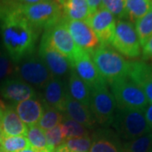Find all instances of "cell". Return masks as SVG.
I'll return each instance as SVG.
<instances>
[{
	"mask_svg": "<svg viewBox=\"0 0 152 152\" xmlns=\"http://www.w3.org/2000/svg\"><path fill=\"white\" fill-rule=\"evenodd\" d=\"M68 96V90L59 78L53 77L44 86L45 104L61 113L65 111Z\"/></svg>",
	"mask_w": 152,
	"mask_h": 152,
	"instance_id": "17",
	"label": "cell"
},
{
	"mask_svg": "<svg viewBox=\"0 0 152 152\" xmlns=\"http://www.w3.org/2000/svg\"><path fill=\"white\" fill-rule=\"evenodd\" d=\"M2 136H3V134H2V130H1V127H0V140L2 138Z\"/></svg>",
	"mask_w": 152,
	"mask_h": 152,
	"instance_id": "40",
	"label": "cell"
},
{
	"mask_svg": "<svg viewBox=\"0 0 152 152\" xmlns=\"http://www.w3.org/2000/svg\"><path fill=\"white\" fill-rule=\"evenodd\" d=\"M61 7L64 19L86 21L91 15L86 0H55Z\"/></svg>",
	"mask_w": 152,
	"mask_h": 152,
	"instance_id": "20",
	"label": "cell"
},
{
	"mask_svg": "<svg viewBox=\"0 0 152 152\" xmlns=\"http://www.w3.org/2000/svg\"><path fill=\"white\" fill-rule=\"evenodd\" d=\"M39 31L23 16L16 0H0V38L5 53L18 64L34 54Z\"/></svg>",
	"mask_w": 152,
	"mask_h": 152,
	"instance_id": "1",
	"label": "cell"
},
{
	"mask_svg": "<svg viewBox=\"0 0 152 152\" xmlns=\"http://www.w3.org/2000/svg\"><path fill=\"white\" fill-rule=\"evenodd\" d=\"M151 152H152V151H151Z\"/></svg>",
	"mask_w": 152,
	"mask_h": 152,
	"instance_id": "45",
	"label": "cell"
},
{
	"mask_svg": "<svg viewBox=\"0 0 152 152\" xmlns=\"http://www.w3.org/2000/svg\"><path fill=\"white\" fill-rule=\"evenodd\" d=\"M64 113L67 115L66 117L75 120L88 129L93 128L96 124V121L90 108L71 98L69 95L67 99Z\"/></svg>",
	"mask_w": 152,
	"mask_h": 152,
	"instance_id": "19",
	"label": "cell"
},
{
	"mask_svg": "<svg viewBox=\"0 0 152 152\" xmlns=\"http://www.w3.org/2000/svg\"><path fill=\"white\" fill-rule=\"evenodd\" d=\"M152 131L136 139L126 142L123 146V152H151Z\"/></svg>",
	"mask_w": 152,
	"mask_h": 152,
	"instance_id": "26",
	"label": "cell"
},
{
	"mask_svg": "<svg viewBox=\"0 0 152 152\" xmlns=\"http://www.w3.org/2000/svg\"><path fill=\"white\" fill-rule=\"evenodd\" d=\"M0 127L3 136H26L28 128L15 112L13 105L0 99Z\"/></svg>",
	"mask_w": 152,
	"mask_h": 152,
	"instance_id": "15",
	"label": "cell"
},
{
	"mask_svg": "<svg viewBox=\"0 0 152 152\" xmlns=\"http://www.w3.org/2000/svg\"><path fill=\"white\" fill-rule=\"evenodd\" d=\"M0 152H4V151H3V150H2V149L0 148Z\"/></svg>",
	"mask_w": 152,
	"mask_h": 152,
	"instance_id": "42",
	"label": "cell"
},
{
	"mask_svg": "<svg viewBox=\"0 0 152 152\" xmlns=\"http://www.w3.org/2000/svg\"><path fill=\"white\" fill-rule=\"evenodd\" d=\"M61 126L65 140L71 138H80V137L89 136L88 128L66 116L63 120Z\"/></svg>",
	"mask_w": 152,
	"mask_h": 152,
	"instance_id": "29",
	"label": "cell"
},
{
	"mask_svg": "<svg viewBox=\"0 0 152 152\" xmlns=\"http://www.w3.org/2000/svg\"><path fill=\"white\" fill-rule=\"evenodd\" d=\"M68 93L71 98L89 107L91 89L76 75L74 69L71 71L68 82Z\"/></svg>",
	"mask_w": 152,
	"mask_h": 152,
	"instance_id": "21",
	"label": "cell"
},
{
	"mask_svg": "<svg viewBox=\"0 0 152 152\" xmlns=\"http://www.w3.org/2000/svg\"><path fill=\"white\" fill-rule=\"evenodd\" d=\"M135 31L142 47L152 37V9L135 21Z\"/></svg>",
	"mask_w": 152,
	"mask_h": 152,
	"instance_id": "27",
	"label": "cell"
},
{
	"mask_svg": "<svg viewBox=\"0 0 152 152\" xmlns=\"http://www.w3.org/2000/svg\"><path fill=\"white\" fill-rule=\"evenodd\" d=\"M26 138L30 143V146L35 151L42 152L48 151L45 131L42 130L40 127L37 125L29 127Z\"/></svg>",
	"mask_w": 152,
	"mask_h": 152,
	"instance_id": "25",
	"label": "cell"
},
{
	"mask_svg": "<svg viewBox=\"0 0 152 152\" xmlns=\"http://www.w3.org/2000/svg\"><path fill=\"white\" fill-rule=\"evenodd\" d=\"M20 12L38 31L53 27L64 18L62 9L55 0H47L35 4H20Z\"/></svg>",
	"mask_w": 152,
	"mask_h": 152,
	"instance_id": "4",
	"label": "cell"
},
{
	"mask_svg": "<svg viewBox=\"0 0 152 152\" xmlns=\"http://www.w3.org/2000/svg\"><path fill=\"white\" fill-rule=\"evenodd\" d=\"M112 124L118 134L131 140L152 131L147 124L145 111L117 107Z\"/></svg>",
	"mask_w": 152,
	"mask_h": 152,
	"instance_id": "3",
	"label": "cell"
},
{
	"mask_svg": "<svg viewBox=\"0 0 152 152\" xmlns=\"http://www.w3.org/2000/svg\"><path fill=\"white\" fill-rule=\"evenodd\" d=\"M13 107L22 122L29 127L38 124L44 111L42 102L36 97L13 104Z\"/></svg>",
	"mask_w": 152,
	"mask_h": 152,
	"instance_id": "18",
	"label": "cell"
},
{
	"mask_svg": "<svg viewBox=\"0 0 152 152\" xmlns=\"http://www.w3.org/2000/svg\"><path fill=\"white\" fill-rule=\"evenodd\" d=\"M90 54L91 53L83 50L73 63L72 68L76 75L92 90L94 88L107 85V82L99 74Z\"/></svg>",
	"mask_w": 152,
	"mask_h": 152,
	"instance_id": "13",
	"label": "cell"
},
{
	"mask_svg": "<svg viewBox=\"0 0 152 152\" xmlns=\"http://www.w3.org/2000/svg\"><path fill=\"white\" fill-rule=\"evenodd\" d=\"M145 117L147 124L152 130V103H149L146 109L145 110Z\"/></svg>",
	"mask_w": 152,
	"mask_h": 152,
	"instance_id": "36",
	"label": "cell"
},
{
	"mask_svg": "<svg viewBox=\"0 0 152 152\" xmlns=\"http://www.w3.org/2000/svg\"><path fill=\"white\" fill-rule=\"evenodd\" d=\"M128 78L145 93L149 103H152V66L145 62H129Z\"/></svg>",
	"mask_w": 152,
	"mask_h": 152,
	"instance_id": "16",
	"label": "cell"
},
{
	"mask_svg": "<svg viewBox=\"0 0 152 152\" xmlns=\"http://www.w3.org/2000/svg\"><path fill=\"white\" fill-rule=\"evenodd\" d=\"M3 50H2V48H1V46H0V53H1V52H2Z\"/></svg>",
	"mask_w": 152,
	"mask_h": 152,
	"instance_id": "41",
	"label": "cell"
},
{
	"mask_svg": "<svg viewBox=\"0 0 152 152\" xmlns=\"http://www.w3.org/2000/svg\"><path fill=\"white\" fill-rule=\"evenodd\" d=\"M39 58L47 66L53 77L61 78L69 73L70 74L73 68L69 60L58 51L51 47L48 42L42 38L39 46Z\"/></svg>",
	"mask_w": 152,
	"mask_h": 152,
	"instance_id": "10",
	"label": "cell"
},
{
	"mask_svg": "<svg viewBox=\"0 0 152 152\" xmlns=\"http://www.w3.org/2000/svg\"><path fill=\"white\" fill-rule=\"evenodd\" d=\"M15 72L23 81L37 87H44L53 77L39 56L34 54L19 62Z\"/></svg>",
	"mask_w": 152,
	"mask_h": 152,
	"instance_id": "9",
	"label": "cell"
},
{
	"mask_svg": "<svg viewBox=\"0 0 152 152\" xmlns=\"http://www.w3.org/2000/svg\"><path fill=\"white\" fill-rule=\"evenodd\" d=\"M14 73H15V63L5 52L2 51L0 53V83L5 80Z\"/></svg>",
	"mask_w": 152,
	"mask_h": 152,
	"instance_id": "33",
	"label": "cell"
},
{
	"mask_svg": "<svg viewBox=\"0 0 152 152\" xmlns=\"http://www.w3.org/2000/svg\"><path fill=\"white\" fill-rule=\"evenodd\" d=\"M45 105V109L42 116L38 122V127H40L42 130L48 131L52 129L56 126L62 124L64 120V115L61 112Z\"/></svg>",
	"mask_w": 152,
	"mask_h": 152,
	"instance_id": "24",
	"label": "cell"
},
{
	"mask_svg": "<svg viewBox=\"0 0 152 152\" xmlns=\"http://www.w3.org/2000/svg\"><path fill=\"white\" fill-rule=\"evenodd\" d=\"M125 57L135 58L140 55V43L133 23L126 20H118L111 44Z\"/></svg>",
	"mask_w": 152,
	"mask_h": 152,
	"instance_id": "7",
	"label": "cell"
},
{
	"mask_svg": "<svg viewBox=\"0 0 152 152\" xmlns=\"http://www.w3.org/2000/svg\"><path fill=\"white\" fill-rule=\"evenodd\" d=\"M19 152H37V151H35L30 146V147H28V148H26V149H25V150L20 151H19Z\"/></svg>",
	"mask_w": 152,
	"mask_h": 152,
	"instance_id": "39",
	"label": "cell"
},
{
	"mask_svg": "<svg viewBox=\"0 0 152 152\" xmlns=\"http://www.w3.org/2000/svg\"><path fill=\"white\" fill-rule=\"evenodd\" d=\"M30 147L26 136H2L0 148L4 152H19Z\"/></svg>",
	"mask_w": 152,
	"mask_h": 152,
	"instance_id": "28",
	"label": "cell"
},
{
	"mask_svg": "<svg viewBox=\"0 0 152 152\" xmlns=\"http://www.w3.org/2000/svg\"><path fill=\"white\" fill-rule=\"evenodd\" d=\"M42 152H53V151H42Z\"/></svg>",
	"mask_w": 152,
	"mask_h": 152,
	"instance_id": "43",
	"label": "cell"
},
{
	"mask_svg": "<svg viewBox=\"0 0 152 152\" xmlns=\"http://www.w3.org/2000/svg\"><path fill=\"white\" fill-rule=\"evenodd\" d=\"M86 22L92 29L101 45L108 46L111 44L117 22L110 12L104 9H99L91 14Z\"/></svg>",
	"mask_w": 152,
	"mask_h": 152,
	"instance_id": "11",
	"label": "cell"
},
{
	"mask_svg": "<svg viewBox=\"0 0 152 152\" xmlns=\"http://www.w3.org/2000/svg\"><path fill=\"white\" fill-rule=\"evenodd\" d=\"M0 96L13 105L35 98L36 91L31 86L20 79L8 78L0 84Z\"/></svg>",
	"mask_w": 152,
	"mask_h": 152,
	"instance_id": "14",
	"label": "cell"
},
{
	"mask_svg": "<svg viewBox=\"0 0 152 152\" xmlns=\"http://www.w3.org/2000/svg\"><path fill=\"white\" fill-rule=\"evenodd\" d=\"M53 48L58 51L73 64L82 50L75 42L63 20L44 31L42 37Z\"/></svg>",
	"mask_w": 152,
	"mask_h": 152,
	"instance_id": "8",
	"label": "cell"
},
{
	"mask_svg": "<svg viewBox=\"0 0 152 152\" xmlns=\"http://www.w3.org/2000/svg\"><path fill=\"white\" fill-rule=\"evenodd\" d=\"M109 84L118 107L142 111L146 109L149 102L145 93L128 77L116 80Z\"/></svg>",
	"mask_w": 152,
	"mask_h": 152,
	"instance_id": "5",
	"label": "cell"
},
{
	"mask_svg": "<svg viewBox=\"0 0 152 152\" xmlns=\"http://www.w3.org/2000/svg\"><path fill=\"white\" fill-rule=\"evenodd\" d=\"M100 9L107 10L118 20L128 19L126 11V0H102Z\"/></svg>",
	"mask_w": 152,
	"mask_h": 152,
	"instance_id": "30",
	"label": "cell"
},
{
	"mask_svg": "<svg viewBox=\"0 0 152 152\" xmlns=\"http://www.w3.org/2000/svg\"><path fill=\"white\" fill-rule=\"evenodd\" d=\"M62 20L80 48L91 53L100 46V42L96 34L86 21L71 20L64 18Z\"/></svg>",
	"mask_w": 152,
	"mask_h": 152,
	"instance_id": "12",
	"label": "cell"
},
{
	"mask_svg": "<svg viewBox=\"0 0 152 152\" xmlns=\"http://www.w3.org/2000/svg\"><path fill=\"white\" fill-rule=\"evenodd\" d=\"M117 107L116 100L107 85L91 90L89 108L96 123L104 126L112 124Z\"/></svg>",
	"mask_w": 152,
	"mask_h": 152,
	"instance_id": "6",
	"label": "cell"
},
{
	"mask_svg": "<svg viewBox=\"0 0 152 152\" xmlns=\"http://www.w3.org/2000/svg\"><path fill=\"white\" fill-rule=\"evenodd\" d=\"M16 1L20 4H38V3L44 2L47 0H16Z\"/></svg>",
	"mask_w": 152,
	"mask_h": 152,
	"instance_id": "37",
	"label": "cell"
},
{
	"mask_svg": "<svg viewBox=\"0 0 152 152\" xmlns=\"http://www.w3.org/2000/svg\"><path fill=\"white\" fill-rule=\"evenodd\" d=\"M99 74L109 83L128 77L129 62L108 46L101 45L91 53Z\"/></svg>",
	"mask_w": 152,
	"mask_h": 152,
	"instance_id": "2",
	"label": "cell"
},
{
	"mask_svg": "<svg viewBox=\"0 0 152 152\" xmlns=\"http://www.w3.org/2000/svg\"><path fill=\"white\" fill-rule=\"evenodd\" d=\"M91 144L92 138L90 136H85L65 140L63 145L74 152H89Z\"/></svg>",
	"mask_w": 152,
	"mask_h": 152,
	"instance_id": "32",
	"label": "cell"
},
{
	"mask_svg": "<svg viewBox=\"0 0 152 152\" xmlns=\"http://www.w3.org/2000/svg\"><path fill=\"white\" fill-rule=\"evenodd\" d=\"M143 55L145 58H152V37L143 46Z\"/></svg>",
	"mask_w": 152,
	"mask_h": 152,
	"instance_id": "34",
	"label": "cell"
},
{
	"mask_svg": "<svg viewBox=\"0 0 152 152\" xmlns=\"http://www.w3.org/2000/svg\"><path fill=\"white\" fill-rule=\"evenodd\" d=\"M151 6H152V0H151Z\"/></svg>",
	"mask_w": 152,
	"mask_h": 152,
	"instance_id": "44",
	"label": "cell"
},
{
	"mask_svg": "<svg viewBox=\"0 0 152 152\" xmlns=\"http://www.w3.org/2000/svg\"><path fill=\"white\" fill-rule=\"evenodd\" d=\"M45 134L48 142V148L50 151L54 152L58 147L62 145L65 141V137L63 133L61 124L53 128L52 129L45 131Z\"/></svg>",
	"mask_w": 152,
	"mask_h": 152,
	"instance_id": "31",
	"label": "cell"
},
{
	"mask_svg": "<svg viewBox=\"0 0 152 152\" xmlns=\"http://www.w3.org/2000/svg\"><path fill=\"white\" fill-rule=\"evenodd\" d=\"M88 3V5L90 7V10L91 14L95 13L96 11H97L101 8L102 4V0H86Z\"/></svg>",
	"mask_w": 152,
	"mask_h": 152,
	"instance_id": "35",
	"label": "cell"
},
{
	"mask_svg": "<svg viewBox=\"0 0 152 152\" xmlns=\"http://www.w3.org/2000/svg\"><path fill=\"white\" fill-rule=\"evenodd\" d=\"M151 9V0H126V11L130 22H135Z\"/></svg>",
	"mask_w": 152,
	"mask_h": 152,
	"instance_id": "23",
	"label": "cell"
},
{
	"mask_svg": "<svg viewBox=\"0 0 152 152\" xmlns=\"http://www.w3.org/2000/svg\"><path fill=\"white\" fill-rule=\"evenodd\" d=\"M55 152H74L70 151L69 148H67V147L64 145H60L58 146L56 150H55Z\"/></svg>",
	"mask_w": 152,
	"mask_h": 152,
	"instance_id": "38",
	"label": "cell"
},
{
	"mask_svg": "<svg viewBox=\"0 0 152 152\" xmlns=\"http://www.w3.org/2000/svg\"><path fill=\"white\" fill-rule=\"evenodd\" d=\"M89 152H123L115 136L107 131L97 132L92 139V144Z\"/></svg>",
	"mask_w": 152,
	"mask_h": 152,
	"instance_id": "22",
	"label": "cell"
}]
</instances>
